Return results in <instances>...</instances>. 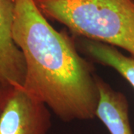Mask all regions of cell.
<instances>
[{
    "mask_svg": "<svg viewBox=\"0 0 134 134\" xmlns=\"http://www.w3.org/2000/svg\"><path fill=\"white\" fill-rule=\"evenodd\" d=\"M12 36L23 54V88L64 121L96 117L98 77L74 40L53 28L34 0H14Z\"/></svg>",
    "mask_w": 134,
    "mask_h": 134,
    "instance_id": "1",
    "label": "cell"
},
{
    "mask_svg": "<svg viewBox=\"0 0 134 134\" xmlns=\"http://www.w3.org/2000/svg\"><path fill=\"white\" fill-rule=\"evenodd\" d=\"M46 17L83 39L128 52L134 58V0H34Z\"/></svg>",
    "mask_w": 134,
    "mask_h": 134,
    "instance_id": "2",
    "label": "cell"
},
{
    "mask_svg": "<svg viewBox=\"0 0 134 134\" xmlns=\"http://www.w3.org/2000/svg\"><path fill=\"white\" fill-rule=\"evenodd\" d=\"M50 127L46 104L23 86L13 87L0 117V134H47Z\"/></svg>",
    "mask_w": 134,
    "mask_h": 134,
    "instance_id": "3",
    "label": "cell"
},
{
    "mask_svg": "<svg viewBox=\"0 0 134 134\" xmlns=\"http://www.w3.org/2000/svg\"><path fill=\"white\" fill-rule=\"evenodd\" d=\"M14 6V0H0V84L23 86L26 66L12 36Z\"/></svg>",
    "mask_w": 134,
    "mask_h": 134,
    "instance_id": "4",
    "label": "cell"
},
{
    "mask_svg": "<svg viewBox=\"0 0 134 134\" xmlns=\"http://www.w3.org/2000/svg\"><path fill=\"white\" fill-rule=\"evenodd\" d=\"M99 101L96 117L105 125L110 134H133L130 125L129 106L124 94L113 90L98 77Z\"/></svg>",
    "mask_w": 134,
    "mask_h": 134,
    "instance_id": "5",
    "label": "cell"
},
{
    "mask_svg": "<svg viewBox=\"0 0 134 134\" xmlns=\"http://www.w3.org/2000/svg\"><path fill=\"white\" fill-rule=\"evenodd\" d=\"M81 47L96 62L114 69L134 88L133 57L126 56L115 46L87 39L82 40Z\"/></svg>",
    "mask_w": 134,
    "mask_h": 134,
    "instance_id": "6",
    "label": "cell"
},
{
    "mask_svg": "<svg viewBox=\"0 0 134 134\" xmlns=\"http://www.w3.org/2000/svg\"><path fill=\"white\" fill-rule=\"evenodd\" d=\"M14 86H7L0 84V117L5 108L6 102L8 100V96L11 90Z\"/></svg>",
    "mask_w": 134,
    "mask_h": 134,
    "instance_id": "7",
    "label": "cell"
}]
</instances>
